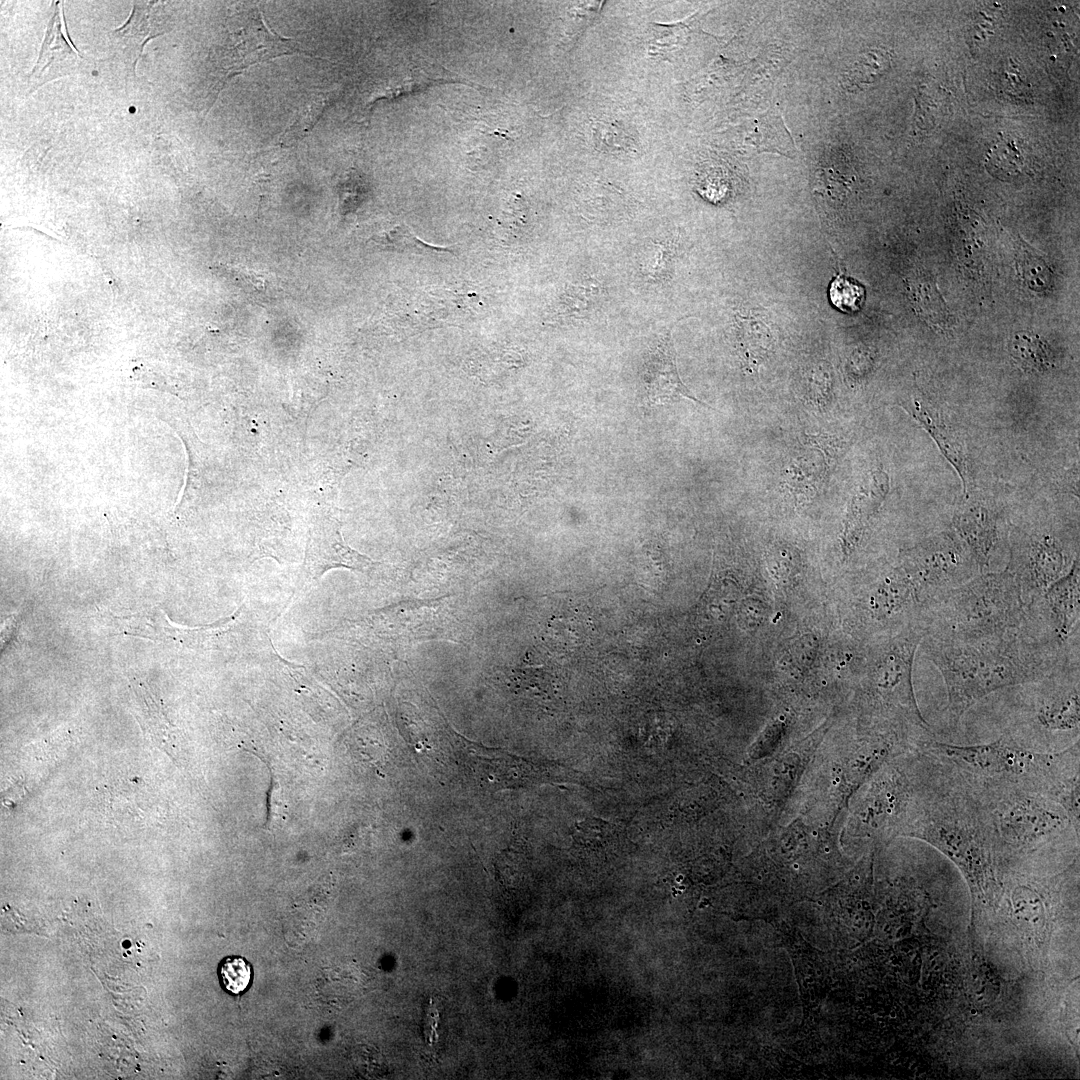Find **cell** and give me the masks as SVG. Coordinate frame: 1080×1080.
Segmentation results:
<instances>
[{
	"label": "cell",
	"mask_w": 1080,
	"mask_h": 1080,
	"mask_svg": "<svg viewBox=\"0 0 1080 1080\" xmlns=\"http://www.w3.org/2000/svg\"><path fill=\"white\" fill-rule=\"evenodd\" d=\"M919 646L943 678L953 729L969 708L985 696L1036 682L1068 664L1079 663L1078 657L1036 636L1030 627L1001 639L977 643L923 636Z\"/></svg>",
	"instance_id": "obj_1"
},
{
	"label": "cell",
	"mask_w": 1080,
	"mask_h": 1080,
	"mask_svg": "<svg viewBox=\"0 0 1080 1080\" xmlns=\"http://www.w3.org/2000/svg\"><path fill=\"white\" fill-rule=\"evenodd\" d=\"M915 746L980 785L1020 788L1057 804L1080 788L1079 739L1069 748L1052 753L1032 750L1010 733L975 745L951 744L928 736L917 740Z\"/></svg>",
	"instance_id": "obj_2"
},
{
	"label": "cell",
	"mask_w": 1080,
	"mask_h": 1080,
	"mask_svg": "<svg viewBox=\"0 0 1080 1080\" xmlns=\"http://www.w3.org/2000/svg\"><path fill=\"white\" fill-rule=\"evenodd\" d=\"M924 636L959 643L996 640L1026 630L1029 611L1006 568L979 573L964 584L921 605Z\"/></svg>",
	"instance_id": "obj_3"
},
{
	"label": "cell",
	"mask_w": 1080,
	"mask_h": 1080,
	"mask_svg": "<svg viewBox=\"0 0 1080 1080\" xmlns=\"http://www.w3.org/2000/svg\"><path fill=\"white\" fill-rule=\"evenodd\" d=\"M971 782L991 813L1003 859L1031 853L1068 832L1079 835L1063 808L1044 795Z\"/></svg>",
	"instance_id": "obj_4"
},
{
	"label": "cell",
	"mask_w": 1080,
	"mask_h": 1080,
	"mask_svg": "<svg viewBox=\"0 0 1080 1080\" xmlns=\"http://www.w3.org/2000/svg\"><path fill=\"white\" fill-rule=\"evenodd\" d=\"M294 54L308 55L294 40L268 28L258 8L249 6L233 14L225 34L210 54L214 81L210 90L212 104L233 76L255 64Z\"/></svg>",
	"instance_id": "obj_5"
},
{
	"label": "cell",
	"mask_w": 1080,
	"mask_h": 1080,
	"mask_svg": "<svg viewBox=\"0 0 1080 1080\" xmlns=\"http://www.w3.org/2000/svg\"><path fill=\"white\" fill-rule=\"evenodd\" d=\"M899 566L921 605L981 573L971 552L951 533L928 537L905 550Z\"/></svg>",
	"instance_id": "obj_6"
},
{
	"label": "cell",
	"mask_w": 1080,
	"mask_h": 1080,
	"mask_svg": "<svg viewBox=\"0 0 1080 1080\" xmlns=\"http://www.w3.org/2000/svg\"><path fill=\"white\" fill-rule=\"evenodd\" d=\"M923 636L919 623L903 629L878 653L869 680L873 692L893 706L908 724L934 734L921 714L912 683L913 662Z\"/></svg>",
	"instance_id": "obj_7"
},
{
	"label": "cell",
	"mask_w": 1080,
	"mask_h": 1080,
	"mask_svg": "<svg viewBox=\"0 0 1080 1080\" xmlns=\"http://www.w3.org/2000/svg\"><path fill=\"white\" fill-rule=\"evenodd\" d=\"M1025 686L1028 722L1032 728L1044 736L1079 737V663L1068 664Z\"/></svg>",
	"instance_id": "obj_8"
},
{
	"label": "cell",
	"mask_w": 1080,
	"mask_h": 1080,
	"mask_svg": "<svg viewBox=\"0 0 1080 1080\" xmlns=\"http://www.w3.org/2000/svg\"><path fill=\"white\" fill-rule=\"evenodd\" d=\"M1007 569L1013 575L1028 608L1045 589L1070 569L1062 541L1044 531H1014Z\"/></svg>",
	"instance_id": "obj_9"
},
{
	"label": "cell",
	"mask_w": 1080,
	"mask_h": 1080,
	"mask_svg": "<svg viewBox=\"0 0 1080 1080\" xmlns=\"http://www.w3.org/2000/svg\"><path fill=\"white\" fill-rule=\"evenodd\" d=\"M1080 566L1077 557L1062 577L1027 609L1035 630L1062 649L1079 654Z\"/></svg>",
	"instance_id": "obj_10"
},
{
	"label": "cell",
	"mask_w": 1080,
	"mask_h": 1080,
	"mask_svg": "<svg viewBox=\"0 0 1080 1080\" xmlns=\"http://www.w3.org/2000/svg\"><path fill=\"white\" fill-rule=\"evenodd\" d=\"M457 752H447L455 758L466 776L481 788L499 789L522 787L541 779L537 766L521 757L499 749L483 747L460 739Z\"/></svg>",
	"instance_id": "obj_11"
},
{
	"label": "cell",
	"mask_w": 1080,
	"mask_h": 1080,
	"mask_svg": "<svg viewBox=\"0 0 1080 1080\" xmlns=\"http://www.w3.org/2000/svg\"><path fill=\"white\" fill-rule=\"evenodd\" d=\"M376 562L347 545L342 537L340 522L332 516L321 515L309 530L304 569L309 580L319 579L333 568L368 572Z\"/></svg>",
	"instance_id": "obj_12"
},
{
	"label": "cell",
	"mask_w": 1080,
	"mask_h": 1080,
	"mask_svg": "<svg viewBox=\"0 0 1080 1080\" xmlns=\"http://www.w3.org/2000/svg\"><path fill=\"white\" fill-rule=\"evenodd\" d=\"M55 3L38 60L29 77L30 92L41 85L76 73L81 59L66 33L63 10Z\"/></svg>",
	"instance_id": "obj_13"
},
{
	"label": "cell",
	"mask_w": 1080,
	"mask_h": 1080,
	"mask_svg": "<svg viewBox=\"0 0 1080 1080\" xmlns=\"http://www.w3.org/2000/svg\"><path fill=\"white\" fill-rule=\"evenodd\" d=\"M644 384L650 404H665L681 397L703 404L690 394L678 375L675 352L669 335L649 354L645 365Z\"/></svg>",
	"instance_id": "obj_14"
},
{
	"label": "cell",
	"mask_w": 1080,
	"mask_h": 1080,
	"mask_svg": "<svg viewBox=\"0 0 1080 1080\" xmlns=\"http://www.w3.org/2000/svg\"><path fill=\"white\" fill-rule=\"evenodd\" d=\"M952 522L980 572H985L998 540L996 514L980 504L968 505L955 511Z\"/></svg>",
	"instance_id": "obj_15"
},
{
	"label": "cell",
	"mask_w": 1080,
	"mask_h": 1080,
	"mask_svg": "<svg viewBox=\"0 0 1080 1080\" xmlns=\"http://www.w3.org/2000/svg\"><path fill=\"white\" fill-rule=\"evenodd\" d=\"M155 4L156 2L133 4L127 21L111 33L112 42L132 72L135 70L146 42L165 32L156 20Z\"/></svg>",
	"instance_id": "obj_16"
},
{
	"label": "cell",
	"mask_w": 1080,
	"mask_h": 1080,
	"mask_svg": "<svg viewBox=\"0 0 1080 1080\" xmlns=\"http://www.w3.org/2000/svg\"><path fill=\"white\" fill-rule=\"evenodd\" d=\"M889 489V479L885 472L876 470L863 482L852 497L846 516L844 543L852 550L860 542L862 535Z\"/></svg>",
	"instance_id": "obj_17"
},
{
	"label": "cell",
	"mask_w": 1080,
	"mask_h": 1080,
	"mask_svg": "<svg viewBox=\"0 0 1080 1080\" xmlns=\"http://www.w3.org/2000/svg\"><path fill=\"white\" fill-rule=\"evenodd\" d=\"M907 411L931 435L941 449L943 455L954 466L963 481L966 491L968 469L964 452L954 435L950 433L944 422L941 421L938 413L930 412L916 400L911 407L907 408Z\"/></svg>",
	"instance_id": "obj_18"
},
{
	"label": "cell",
	"mask_w": 1080,
	"mask_h": 1080,
	"mask_svg": "<svg viewBox=\"0 0 1080 1080\" xmlns=\"http://www.w3.org/2000/svg\"><path fill=\"white\" fill-rule=\"evenodd\" d=\"M746 141L757 152H774L786 157L796 154L795 143L781 116L770 111L753 122Z\"/></svg>",
	"instance_id": "obj_19"
},
{
	"label": "cell",
	"mask_w": 1080,
	"mask_h": 1080,
	"mask_svg": "<svg viewBox=\"0 0 1080 1080\" xmlns=\"http://www.w3.org/2000/svg\"><path fill=\"white\" fill-rule=\"evenodd\" d=\"M890 66V55L881 49H871L859 55L843 74V86L848 90L862 89L878 80Z\"/></svg>",
	"instance_id": "obj_20"
},
{
	"label": "cell",
	"mask_w": 1080,
	"mask_h": 1080,
	"mask_svg": "<svg viewBox=\"0 0 1080 1080\" xmlns=\"http://www.w3.org/2000/svg\"><path fill=\"white\" fill-rule=\"evenodd\" d=\"M1010 354L1026 371H1043L1052 364L1051 352L1038 335L1018 332L1010 342Z\"/></svg>",
	"instance_id": "obj_21"
},
{
	"label": "cell",
	"mask_w": 1080,
	"mask_h": 1080,
	"mask_svg": "<svg viewBox=\"0 0 1080 1080\" xmlns=\"http://www.w3.org/2000/svg\"><path fill=\"white\" fill-rule=\"evenodd\" d=\"M698 14L671 24L653 23L648 50L651 54L666 56L687 43L689 35L697 23Z\"/></svg>",
	"instance_id": "obj_22"
},
{
	"label": "cell",
	"mask_w": 1080,
	"mask_h": 1080,
	"mask_svg": "<svg viewBox=\"0 0 1080 1080\" xmlns=\"http://www.w3.org/2000/svg\"><path fill=\"white\" fill-rule=\"evenodd\" d=\"M987 164L998 176L1018 174L1024 166V156L1012 138H1002L987 154Z\"/></svg>",
	"instance_id": "obj_23"
},
{
	"label": "cell",
	"mask_w": 1080,
	"mask_h": 1080,
	"mask_svg": "<svg viewBox=\"0 0 1080 1080\" xmlns=\"http://www.w3.org/2000/svg\"><path fill=\"white\" fill-rule=\"evenodd\" d=\"M252 966L242 956H227L218 966V976L223 988L234 995L245 992L252 981Z\"/></svg>",
	"instance_id": "obj_24"
},
{
	"label": "cell",
	"mask_w": 1080,
	"mask_h": 1080,
	"mask_svg": "<svg viewBox=\"0 0 1080 1080\" xmlns=\"http://www.w3.org/2000/svg\"><path fill=\"white\" fill-rule=\"evenodd\" d=\"M829 298L832 304L843 312L857 311L864 298L863 288L843 276H837L830 284Z\"/></svg>",
	"instance_id": "obj_25"
},
{
	"label": "cell",
	"mask_w": 1080,
	"mask_h": 1080,
	"mask_svg": "<svg viewBox=\"0 0 1080 1080\" xmlns=\"http://www.w3.org/2000/svg\"><path fill=\"white\" fill-rule=\"evenodd\" d=\"M1020 275L1034 291H1045L1052 283V275L1045 262L1037 255L1023 250L1017 261Z\"/></svg>",
	"instance_id": "obj_26"
},
{
	"label": "cell",
	"mask_w": 1080,
	"mask_h": 1080,
	"mask_svg": "<svg viewBox=\"0 0 1080 1080\" xmlns=\"http://www.w3.org/2000/svg\"><path fill=\"white\" fill-rule=\"evenodd\" d=\"M375 241L381 245L389 247L390 249L413 250L418 253H430L433 251L440 252L448 250L445 247L434 246L419 239L416 235L411 233L404 226H397L393 228L391 231H389V233L377 237Z\"/></svg>",
	"instance_id": "obj_27"
}]
</instances>
